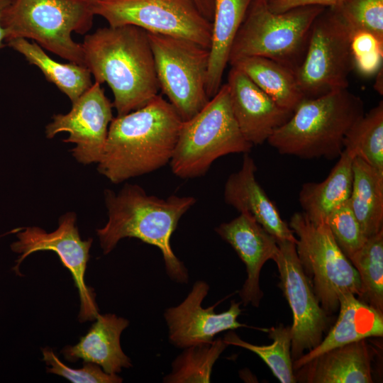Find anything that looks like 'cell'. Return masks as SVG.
<instances>
[{
	"label": "cell",
	"mask_w": 383,
	"mask_h": 383,
	"mask_svg": "<svg viewBox=\"0 0 383 383\" xmlns=\"http://www.w3.org/2000/svg\"><path fill=\"white\" fill-rule=\"evenodd\" d=\"M268 335L273 340V343L268 345H257L248 343L234 332L227 333L223 340L228 345L241 347L257 355L280 382H296L291 355V326L279 324L268 330Z\"/></svg>",
	"instance_id": "29"
},
{
	"label": "cell",
	"mask_w": 383,
	"mask_h": 383,
	"mask_svg": "<svg viewBox=\"0 0 383 383\" xmlns=\"http://www.w3.org/2000/svg\"><path fill=\"white\" fill-rule=\"evenodd\" d=\"M7 45L24 56L30 64L38 67L46 79L66 94L72 104L93 84L91 74L85 66L72 62L60 63L48 56L35 42L15 38Z\"/></svg>",
	"instance_id": "26"
},
{
	"label": "cell",
	"mask_w": 383,
	"mask_h": 383,
	"mask_svg": "<svg viewBox=\"0 0 383 383\" xmlns=\"http://www.w3.org/2000/svg\"><path fill=\"white\" fill-rule=\"evenodd\" d=\"M159 87L183 121L209 102V49L194 42L148 33Z\"/></svg>",
	"instance_id": "9"
},
{
	"label": "cell",
	"mask_w": 383,
	"mask_h": 383,
	"mask_svg": "<svg viewBox=\"0 0 383 383\" xmlns=\"http://www.w3.org/2000/svg\"><path fill=\"white\" fill-rule=\"evenodd\" d=\"M257 166L245 153L240 169L228 177L223 190L225 202L239 212L249 213L277 240L296 243V238L280 216L274 203L256 179Z\"/></svg>",
	"instance_id": "18"
},
{
	"label": "cell",
	"mask_w": 383,
	"mask_h": 383,
	"mask_svg": "<svg viewBox=\"0 0 383 383\" xmlns=\"http://www.w3.org/2000/svg\"><path fill=\"white\" fill-rule=\"evenodd\" d=\"M348 259L361 282L360 299L383 313V230L368 237Z\"/></svg>",
	"instance_id": "28"
},
{
	"label": "cell",
	"mask_w": 383,
	"mask_h": 383,
	"mask_svg": "<svg viewBox=\"0 0 383 383\" xmlns=\"http://www.w3.org/2000/svg\"><path fill=\"white\" fill-rule=\"evenodd\" d=\"M227 85L233 113L244 138L253 146L267 141L293 111L279 106L244 72L231 66Z\"/></svg>",
	"instance_id": "16"
},
{
	"label": "cell",
	"mask_w": 383,
	"mask_h": 383,
	"mask_svg": "<svg viewBox=\"0 0 383 383\" xmlns=\"http://www.w3.org/2000/svg\"><path fill=\"white\" fill-rule=\"evenodd\" d=\"M274 259L279 274V287L292 312L291 355L298 359L316 348L328 326V315L319 304L299 262L295 243L277 240Z\"/></svg>",
	"instance_id": "13"
},
{
	"label": "cell",
	"mask_w": 383,
	"mask_h": 383,
	"mask_svg": "<svg viewBox=\"0 0 383 383\" xmlns=\"http://www.w3.org/2000/svg\"><path fill=\"white\" fill-rule=\"evenodd\" d=\"M90 1H101V0H89Z\"/></svg>",
	"instance_id": "39"
},
{
	"label": "cell",
	"mask_w": 383,
	"mask_h": 383,
	"mask_svg": "<svg viewBox=\"0 0 383 383\" xmlns=\"http://www.w3.org/2000/svg\"><path fill=\"white\" fill-rule=\"evenodd\" d=\"M354 69L364 77L376 74L382 67L383 40L365 30H349Z\"/></svg>",
	"instance_id": "33"
},
{
	"label": "cell",
	"mask_w": 383,
	"mask_h": 383,
	"mask_svg": "<svg viewBox=\"0 0 383 383\" xmlns=\"http://www.w3.org/2000/svg\"><path fill=\"white\" fill-rule=\"evenodd\" d=\"M88 333L74 345H67L61 353L69 362L82 360L99 365L108 374L119 373L132 366L122 350L120 337L129 321L113 313L99 314Z\"/></svg>",
	"instance_id": "20"
},
{
	"label": "cell",
	"mask_w": 383,
	"mask_h": 383,
	"mask_svg": "<svg viewBox=\"0 0 383 383\" xmlns=\"http://www.w3.org/2000/svg\"><path fill=\"white\" fill-rule=\"evenodd\" d=\"M228 345L223 339L192 345L176 357L172 371L163 378L167 383L210 382L213 366Z\"/></svg>",
	"instance_id": "30"
},
{
	"label": "cell",
	"mask_w": 383,
	"mask_h": 383,
	"mask_svg": "<svg viewBox=\"0 0 383 383\" xmlns=\"http://www.w3.org/2000/svg\"><path fill=\"white\" fill-rule=\"evenodd\" d=\"M252 0H215L206 91L212 98L221 86L237 33Z\"/></svg>",
	"instance_id": "22"
},
{
	"label": "cell",
	"mask_w": 383,
	"mask_h": 383,
	"mask_svg": "<svg viewBox=\"0 0 383 383\" xmlns=\"http://www.w3.org/2000/svg\"><path fill=\"white\" fill-rule=\"evenodd\" d=\"M288 225L296 236L299 262L325 312L328 316L336 312L345 293L360 298L358 272L336 243L327 223L313 221L304 212H296Z\"/></svg>",
	"instance_id": "8"
},
{
	"label": "cell",
	"mask_w": 383,
	"mask_h": 383,
	"mask_svg": "<svg viewBox=\"0 0 383 383\" xmlns=\"http://www.w3.org/2000/svg\"><path fill=\"white\" fill-rule=\"evenodd\" d=\"M231 66L244 72L279 106L294 111L304 99L291 68L269 58L241 57Z\"/></svg>",
	"instance_id": "25"
},
{
	"label": "cell",
	"mask_w": 383,
	"mask_h": 383,
	"mask_svg": "<svg viewBox=\"0 0 383 383\" xmlns=\"http://www.w3.org/2000/svg\"><path fill=\"white\" fill-rule=\"evenodd\" d=\"M353 173L349 202L368 238L383 230V172L355 157Z\"/></svg>",
	"instance_id": "24"
},
{
	"label": "cell",
	"mask_w": 383,
	"mask_h": 383,
	"mask_svg": "<svg viewBox=\"0 0 383 383\" xmlns=\"http://www.w3.org/2000/svg\"><path fill=\"white\" fill-rule=\"evenodd\" d=\"M376 74L377 78L376 83L374 84V89L379 93V94L382 95V67L377 72Z\"/></svg>",
	"instance_id": "38"
},
{
	"label": "cell",
	"mask_w": 383,
	"mask_h": 383,
	"mask_svg": "<svg viewBox=\"0 0 383 383\" xmlns=\"http://www.w3.org/2000/svg\"><path fill=\"white\" fill-rule=\"evenodd\" d=\"M85 66L106 83L123 116L146 105L160 89L148 33L132 25L98 28L81 43Z\"/></svg>",
	"instance_id": "2"
},
{
	"label": "cell",
	"mask_w": 383,
	"mask_h": 383,
	"mask_svg": "<svg viewBox=\"0 0 383 383\" xmlns=\"http://www.w3.org/2000/svg\"><path fill=\"white\" fill-rule=\"evenodd\" d=\"M339 314L327 335L314 348L293 361L294 371L333 348L383 335V313L347 292L339 299Z\"/></svg>",
	"instance_id": "21"
},
{
	"label": "cell",
	"mask_w": 383,
	"mask_h": 383,
	"mask_svg": "<svg viewBox=\"0 0 383 383\" xmlns=\"http://www.w3.org/2000/svg\"><path fill=\"white\" fill-rule=\"evenodd\" d=\"M364 114L363 101L348 88L304 98L267 142L282 155L334 160L344 150L348 131Z\"/></svg>",
	"instance_id": "4"
},
{
	"label": "cell",
	"mask_w": 383,
	"mask_h": 383,
	"mask_svg": "<svg viewBox=\"0 0 383 383\" xmlns=\"http://www.w3.org/2000/svg\"><path fill=\"white\" fill-rule=\"evenodd\" d=\"M91 7L109 26L132 25L210 48L212 22L189 0H101L91 1Z\"/></svg>",
	"instance_id": "10"
},
{
	"label": "cell",
	"mask_w": 383,
	"mask_h": 383,
	"mask_svg": "<svg viewBox=\"0 0 383 383\" xmlns=\"http://www.w3.org/2000/svg\"><path fill=\"white\" fill-rule=\"evenodd\" d=\"M331 9L349 30L370 31L383 40V0H343Z\"/></svg>",
	"instance_id": "31"
},
{
	"label": "cell",
	"mask_w": 383,
	"mask_h": 383,
	"mask_svg": "<svg viewBox=\"0 0 383 383\" xmlns=\"http://www.w3.org/2000/svg\"><path fill=\"white\" fill-rule=\"evenodd\" d=\"M198 11L209 21L212 22L215 0H189Z\"/></svg>",
	"instance_id": "36"
},
{
	"label": "cell",
	"mask_w": 383,
	"mask_h": 383,
	"mask_svg": "<svg viewBox=\"0 0 383 383\" xmlns=\"http://www.w3.org/2000/svg\"><path fill=\"white\" fill-rule=\"evenodd\" d=\"M183 121L161 95L113 118L97 170L114 184L170 163Z\"/></svg>",
	"instance_id": "1"
},
{
	"label": "cell",
	"mask_w": 383,
	"mask_h": 383,
	"mask_svg": "<svg viewBox=\"0 0 383 383\" xmlns=\"http://www.w3.org/2000/svg\"><path fill=\"white\" fill-rule=\"evenodd\" d=\"M344 150L383 172V101L357 121L344 139Z\"/></svg>",
	"instance_id": "27"
},
{
	"label": "cell",
	"mask_w": 383,
	"mask_h": 383,
	"mask_svg": "<svg viewBox=\"0 0 383 383\" xmlns=\"http://www.w3.org/2000/svg\"><path fill=\"white\" fill-rule=\"evenodd\" d=\"M325 222L345 256L349 258L365 243L364 234L349 202V199L335 208Z\"/></svg>",
	"instance_id": "32"
},
{
	"label": "cell",
	"mask_w": 383,
	"mask_h": 383,
	"mask_svg": "<svg viewBox=\"0 0 383 383\" xmlns=\"http://www.w3.org/2000/svg\"><path fill=\"white\" fill-rule=\"evenodd\" d=\"M209 291L206 282L197 281L182 303L165 310L169 340L175 347L211 342L221 332L247 326L238 321L242 311L239 302L232 301L229 309L219 313L215 311L216 305L204 308L202 302Z\"/></svg>",
	"instance_id": "15"
},
{
	"label": "cell",
	"mask_w": 383,
	"mask_h": 383,
	"mask_svg": "<svg viewBox=\"0 0 383 383\" xmlns=\"http://www.w3.org/2000/svg\"><path fill=\"white\" fill-rule=\"evenodd\" d=\"M89 0H13L3 15L6 42L30 38L70 62L85 66L81 43L73 32L90 30L94 14ZM86 67V66H85Z\"/></svg>",
	"instance_id": "7"
},
{
	"label": "cell",
	"mask_w": 383,
	"mask_h": 383,
	"mask_svg": "<svg viewBox=\"0 0 383 383\" xmlns=\"http://www.w3.org/2000/svg\"><path fill=\"white\" fill-rule=\"evenodd\" d=\"M43 360L46 363L47 372L63 377L73 383H121L123 379L117 374H108L99 365L84 362L80 369L65 365L49 347L42 349Z\"/></svg>",
	"instance_id": "34"
},
{
	"label": "cell",
	"mask_w": 383,
	"mask_h": 383,
	"mask_svg": "<svg viewBox=\"0 0 383 383\" xmlns=\"http://www.w3.org/2000/svg\"><path fill=\"white\" fill-rule=\"evenodd\" d=\"M215 231L231 245L246 267L247 279L239 292L242 303L257 307L263 296L260 272L267 260H274L279 249L277 240L246 211L221 223Z\"/></svg>",
	"instance_id": "17"
},
{
	"label": "cell",
	"mask_w": 383,
	"mask_h": 383,
	"mask_svg": "<svg viewBox=\"0 0 383 383\" xmlns=\"http://www.w3.org/2000/svg\"><path fill=\"white\" fill-rule=\"evenodd\" d=\"M319 6L270 11L268 0H252L231 49L228 64L250 56L274 60L294 71L302 62Z\"/></svg>",
	"instance_id": "6"
},
{
	"label": "cell",
	"mask_w": 383,
	"mask_h": 383,
	"mask_svg": "<svg viewBox=\"0 0 383 383\" xmlns=\"http://www.w3.org/2000/svg\"><path fill=\"white\" fill-rule=\"evenodd\" d=\"M76 219L77 215L73 212L62 215L57 228L50 233L36 226L26 227L18 233V240L11 244V249L20 255L13 268L17 274H21L20 265L30 254L45 250L56 252L63 266L72 274L80 299L78 318L84 322L95 320L99 313L94 292L84 281L93 240L81 238Z\"/></svg>",
	"instance_id": "12"
},
{
	"label": "cell",
	"mask_w": 383,
	"mask_h": 383,
	"mask_svg": "<svg viewBox=\"0 0 383 383\" xmlns=\"http://www.w3.org/2000/svg\"><path fill=\"white\" fill-rule=\"evenodd\" d=\"M252 147L234 117L226 83L199 113L182 122L170 164L175 176L196 178L204 176L218 158L249 153Z\"/></svg>",
	"instance_id": "5"
},
{
	"label": "cell",
	"mask_w": 383,
	"mask_h": 383,
	"mask_svg": "<svg viewBox=\"0 0 383 383\" xmlns=\"http://www.w3.org/2000/svg\"><path fill=\"white\" fill-rule=\"evenodd\" d=\"M353 179V157L343 150L323 181L302 185L299 194L302 212L313 221H325L335 208L349 199Z\"/></svg>",
	"instance_id": "23"
},
{
	"label": "cell",
	"mask_w": 383,
	"mask_h": 383,
	"mask_svg": "<svg viewBox=\"0 0 383 383\" xmlns=\"http://www.w3.org/2000/svg\"><path fill=\"white\" fill-rule=\"evenodd\" d=\"M343 0H268V6L274 13H282L290 9L307 6H319L328 8H334L338 6Z\"/></svg>",
	"instance_id": "35"
},
{
	"label": "cell",
	"mask_w": 383,
	"mask_h": 383,
	"mask_svg": "<svg viewBox=\"0 0 383 383\" xmlns=\"http://www.w3.org/2000/svg\"><path fill=\"white\" fill-rule=\"evenodd\" d=\"M12 1L13 0H0V49L7 45V34L3 26L2 19L6 9L9 6Z\"/></svg>",
	"instance_id": "37"
},
{
	"label": "cell",
	"mask_w": 383,
	"mask_h": 383,
	"mask_svg": "<svg viewBox=\"0 0 383 383\" xmlns=\"http://www.w3.org/2000/svg\"><path fill=\"white\" fill-rule=\"evenodd\" d=\"M104 199L109 219L96 230L104 254L111 252L121 239L138 238L161 251L171 279L187 283L188 271L174 253L170 240L180 218L196 199L177 195L159 198L148 194L139 185L126 184L118 194L106 189Z\"/></svg>",
	"instance_id": "3"
},
{
	"label": "cell",
	"mask_w": 383,
	"mask_h": 383,
	"mask_svg": "<svg viewBox=\"0 0 383 383\" xmlns=\"http://www.w3.org/2000/svg\"><path fill=\"white\" fill-rule=\"evenodd\" d=\"M354 69L350 31L331 9L314 21L304 57L294 71L304 98H316L348 87Z\"/></svg>",
	"instance_id": "11"
},
{
	"label": "cell",
	"mask_w": 383,
	"mask_h": 383,
	"mask_svg": "<svg viewBox=\"0 0 383 383\" xmlns=\"http://www.w3.org/2000/svg\"><path fill=\"white\" fill-rule=\"evenodd\" d=\"M374 353L365 339L329 350L296 370V382L371 383Z\"/></svg>",
	"instance_id": "19"
},
{
	"label": "cell",
	"mask_w": 383,
	"mask_h": 383,
	"mask_svg": "<svg viewBox=\"0 0 383 383\" xmlns=\"http://www.w3.org/2000/svg\"><path fill=\"white\" fill-rule=\"evenodd\" d=\"M112 108L101 84L95 82L72 103L67 113L52 116V121L45 127L46 137L52 138L67 132L69 137L63 141L75 144L71 152L77 161L84 165L98 163L113 118Z\"/></svg>",
	"instance_id": "14"
}]
</instances>
